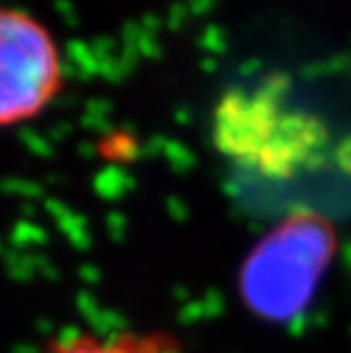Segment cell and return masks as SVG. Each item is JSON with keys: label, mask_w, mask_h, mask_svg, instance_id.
Returning a JSON list of instances; mask_svg holds the SVG:
<instances>
[{"label": "cell", "mask_w": 351, "mask_h": 353, "mask_svg": "<svg viewBox=\"0 0 351 353\" xmlns=\"http://www.w3.org/2000/svg\"><path fill=\"white\" fill-rule=\"evenodd\" d=\"M64 87L53 32L26 10L0 7V128L41 117Z\"/></svg>", "instance_id": "6da1fadb"}, {"label": "cell", "mask_w": 351, "mask_h": 353, "mask_svg": "<svg viewBox=\"0 0 351 353\" xmlns=\"http://www.w3.org/2000/svg\"><path fill=\"white\" fill-rule=\"evenodd\" d=\"M41 353H176L167 337L146 333H80L57 340Z\"/></svg>", "instance_id": "7a4b0ae2"}]
</instances>
